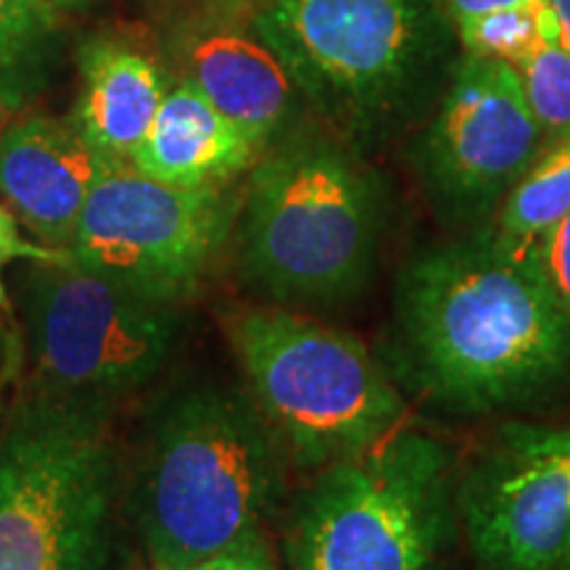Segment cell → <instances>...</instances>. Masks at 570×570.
Returning <instances> with one entry per match:
<instances>
[{"instance_id":"cell-18","label":"cell","mask_w":570,"mask_h":570,"mask_svg":"<svg viewBox=\"0 0 570 570\" xmlns=\"http://www.w3.org/2000/svg\"><path fill=\"white\" fill-rule=\"evenodd\" d=\"M460 40L470 56L518 67L544 42H560V24L550 0L497 9L458 24Z\"/></svg>"},{"instance_id":"cell-21","label":"cell","mask_w":570,"mask_h":570,"mask_svg":"<svg viewBox=\"0 0 570 570\" xmlns=\"http://www.w3.org/2000/svg\"><path fill=\"white\" fill-rule=\"evenodd\" d=\"M13 259H30V262H71L67 252L51 248L46 244H32V240L21 238L17 230V219L13 214L0 206V309L9 306L3 288V269Z\"/></svg>"},{"instance_id":"cell-11","label":"cell","mask_w":570,"mask_h":570,"mask_svg":"<svg viewBox=\"0 0 570 570\" xmlns=\"http://www.w3.org/2000/svg\"><path fill=\"white\" fill-rule=\"evenodd\" d=\"M541 140L518 69L468 53L428 127L420 173L441 209L475 219L529 173Z\"/></svg>"},{"instance_id":"cell-6","label":"cell","mask_w":570,"mask_h":570,"mask_svg":"<svg viewBox=\"0 0 570 570\" xmlns=\"http://www.w3.org/2000/svg\"><path fill=\"white\" fill-rule=\"evenodd\" d=\"M454 479L446 446L394 431L338 460L298 499L288 570H425L452 533Z\"/></svg>"},{"instance_id":"cell-4","label":"cell","mask_w":570,"mask_h":570,"mask_svg":"<svg viewBox=\"0 0 570 570\" xmlns=\"http://www.w3.org/2000/svg\"><path fill=\"white\" fill-rule=\"evenodd\" d=\"M119 491L111 407L35 391L0 436V570H109Z\"/></svg>"},{"instance_id":"cell-10","label":"cell","mask_w":570,"mask_h":570,"mask_svg":"<svg viewBox=\"0 0 570 570\" xmlns=\"http://www.w3.org/2000/svg\"><path fill=\"white\" fill-rule=\"evenodd\" d=\"M454 508L487 570L570 562V420L504 425L470 462Z\"/></svg>"},{"instance_id":"cell-28","label":"cell","mask_w":570,"mask_h":570,"mask_svg":"<svg viewBox=\"0 0 570 570\" xmlns=\"http://www.w3.org/2000/svg\"><path fill=\"white\" fill-rule=\"evenodd\" d=\"M554 570H570V562H566V566H560V568H554Z\"/></svg>"},{"instance_id":"cell-3","label":"cell","mask_w":570,"mask_h":570,"mask_svg":"<svg viewBox=\"0 0 570 570\" xmlns=\"http://www.w3.org/2000/svg\"><path fill=\"white\" fill-rule=\"evenodd\" d=\"M238 217L240 275L275 302L327 306L367 281L377 194L336 142L302 135L262 156Z\"/></svg>"},{"instance_id":"cell-15","label":"cell","mask_w":570,"mask_h":570,"mask_svg":"<svg viewBox=\"0 0 570 570\" xmlns=\"http://www.w3.org/2000/svg\"><path fill=\"white\" fill-rule=\"evenodd\" d=\"M262 154L202 92L177 80L164 92L151 130L130 164L175 188H217L252 169Z\"/></svg>"},{"instance_id":"cell-2","label":"cell","mask_w":570,"mask_h":570,"mask_svg":"<svg viewBox=\"0 0 570 570\" xmlns=\"http://www.w3.org/2000/svg\"><path fill=\"white\" fill-rule=\"evenodd\" d=\"M281 491L283 444L252 396L194 383L154 404L127 510L148 568H159L262 537Z\"/></svg>"},{"instance_id":"cell-13","label":"cell","mask_w":570,"mask_h":570,"mask_svg":"<svg viewBox=\"0 0 570 570\" xmlns=\"http://www.w3.org/2000/svg\"><path fill=\"white\" fill-rule=\"evenodd\" d=\"M180 80L265 151L294 114L296 82L273 48L256 35L209 27L180 48Z\"/></svg>"},{"instance_id":"cell-8","label":"cell","mask_w":570,"mask_h":570,"mask_svg":"<svg viewBox=\"0 0 570 570\" xmlns=\"http://www.w3.org/2000/svg\"><path fill=\"white\" fill-rule=\"evenodd\" d=\"M254 30L333 122L367 130L415 80L428 13L423 0H265Z\"/></svg>"},{"instance_id":"cell-9","label":"cell","mask_w":570,"mask_h":570,"mask_svg":"<svg viewBox=\"0 0 570 570\" xmlns=\"http://www.w3.org/2000/svg\"><path fill=\"white\" fill-rule=\"evenodd\" d=\"M240 202L217 188H175L114 161L92 185L69 259L146 296L180 304L223 252Z\"/></svg>"},{"instance_id":"cell-27","label":"cell","mask_w":570,"mask_h":570,"mask_svg":"<svg viewBox=\"0 0 570 570\" xmlns=\"http://www.w3.org/2000/svg\"><path fill=\"white\" fill-rule=\"evenodd\" d=\"M425 570H444V568H441V566H436V562H433V566H428Z\"/></svg>"},{"instance_id":"cell-23","label":"cell","mask_w":570,"mask_h":570,"mask_svg":"<svg viewBox=\"0 0 570 570\" xmlns=\"http://www.w3.org/2000/svg\"><path fill=\"white\" fill-rule=\"evenodd\" d=\"M436 3L449 13V19H452L454 24H460V21L481 17V13L510 9V6L529 3V0H436Z\"/></svg>"},{"instance_id":"cell-14","label":"cell","mask_w":570,"mask_h":570,"mask_svg":"<svg viewBox=\"0 0 570 570\" xmlns=\"http://www.w3.org/2000/svg\"><path fill=\"white\" fill-rule=\"evenodd\" d=\"M80 96L69 117L106 159L130 164L169 88L146 42L98 35L80 48Z\"/></svg>"},{"instance_id":"cell-22","label":"cell","mask_w":570,"mask_h":570,"mask_svg":"<svg viewBox=\"0 0 570 570\" xmlns=\"http://www.w3.org/2000/svg\"><path fill=\"white\" fill-rule=\"evenodd\" d=\"M148 570H277V566L265 537H256L252 541H246V544L233 547V550L212 554V558L177 562V566H159Z\"/></svg>"},{"instance_id":"cell-25","label":"cell","mask_w":570,"mask_h":570,"mask_svg":"<svg viewBox=\"0 0 570 570\" xmlns=\"http://www.w3.org/2000/svg\"><path fill=\"white\" fill-rule=\"evenodd\" d=\"M51 3L59 6L61 11H80L90 3V0H51Z\"/></svg>"},{"instance_id":"cell-16","label":"cell","mask_w":570,"mask_h":570,"mask_svg":"<svg viewBox=\"0 0 570 570\" xmlns=\"http://www.w3.org/2000/svg\"><path fill=\"white\" fill-rule=\"evenodd\" d=\"M61 9L51 0H0V109H24L46 90L61 51Z\"/></svg>"},{"instance_id":"cell-1","label":"cell","mask_w":570,"mask_h":570,"mask_svg":"<svg viewBox=\"0 0 570 570\" xmlns=\"http://www.w3.org/2000/svg\"><path fill=\"white\" fill-rule=\"evenodd\" d=\"M394 325L407 377L444 410L483 415L570 383V312L533 246L494 233L415 256Z\"/></svg>"},{"instance_id":"cell-24","label":"cell","mask_w":570,"mask_h":570,"mask_svg":"<svg viewBox=\"0 0 570 570\" xmlns=\"http://www.w3.org/2000/svg\"><path fill=\"white\" fill-rule=\"evenodd\" d=\"M560 24V46L570 53V0H550Z\"/></svg>"},{"instance_id":"cell-5","label":"cell","mask_w":570,"mask_h":570,"mask_svg":"<svg viewBox=\"0 0 570 570\" xmlns=\"http://www.w3.org/2000/svg\"><path fill=\"white\" fill-rule=\"evenodd\" d=\"M227 333L248 396L298 465L323 470L396 431L402 396L352 333L285 306L235 312Z\"/></svg>"},{"instance_id":"cell-7","label":"cell","mask_w":570,"mask_h":570,"mask_svg":"<svg viewBox=\"0 0 570 570\" xmlns=\"http://www.w3.org/2000/svg\"><path fill=\"white\" fill-rule=\"evenodd\" d=\"M21 304L35 391L111 410L167 367L183 333L177 304L75 262H35Z\"/></svg>"},{"instance_id":"cell-29","label":"cell","mask_w":570,"mask_h":570,"mask_svg":"<svg viewBox=\"0 0 570 570\" xmlns=\"http://www.w3.org/2000/svg\"><path fill=\"white\" fill-rule=\"evenodd\" d=\"M3 114H6V111H3V109H0V117H3Z\"/></svg>"},{"instance_id":"cell-12","label":"cell","mask_w":570,"mask_h":570,"mask_svg":"<svg viewBox=\"0 0 570 570\" xmlns=\"http://www.w3.org/2000/svg\"><path fill=\"white\" fill-rule=\"evenodd\" d=\"M111 164L71 117L32 114L0 130V196L59 252H67L92 185Z\"/></svg>"},{"instance_id":"cell-19","label":"cell","mask_w":570,"mask_h":570,"mask_svg":"<svg viewBox=\"0 0 570 570\" xmlns=\"http://www.w3.org/2000/svg\"><path fill=\"white\" fill-rule=\"evenodd\" d=\"M515 69L541 138H570V53L560 42H544Z\"/></svg>"},{"instance_id":"cell-20","label":"cell","mask_w":570,"mask_h":570,"mask_svg":"<svg viewBox=\"0 0 570 570\" xmlns=\"http://www.w3.org/2000/svg\"><path fill=\"white\" fill-rule=\"evenodd\" d=\"M533 252H537V259L552 291L570 312V212L541 235L533 244Z\"/></svg>"},{"instance_id":"cell-26","label":"cell","mask_w":570,"mask_h":570,"mask_svg":"<svg viewBox=\"0 0 570 570\" xmlns=\"http://www.w3.org/2000/svg\"><path fill=\"white\" fill-rule=\"evenodd\" d=\"M204 3H214V6H240V3H254V0H204ZM265 3V0H262Z\"/></svg>"},{"instance_id":"cell-17","label":"cell","mask_w":570,"mask_h":570,"mask_svg":"<svg viewBox=\"0 0 570 570\" xmlns=\"http://www.w3.org/2000/svg\"><path fill=\"white\" fill-rule=\"evenodd\" d=\"M570 212V138L531 164L504 198L494 227L497 238L512 246H533Z\"/></svg>"}]
</instances>
